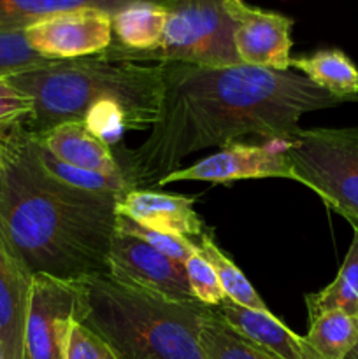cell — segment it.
Wrapping results in <instances>:
<instances>
[{
  "mask_svg": "<svg viewBox=\"0 0 358 359\" xmlns=\"http://www.w3.org/2000/svg\"><path fill=\"white\" fill-rule=\"evenodd\" d=\"M35 142V153H37L39 160L44 165L46 170L67 186L76 189H83V191L91 193H112V195H125L126 191L133 189L132 186L126 182L123 175H111V174H102V172L86 170V168H77L72 165L65 163V161L58 160L53 156L49 151H46L37 140Z\"/></svg>",
  "mask_w": 358,
  "mask_h": 359,
  "instance_id": "obj_23",
  "label": "cell"
},
{
  "mask_svg": "<svg viewBox=\"0 0 358 359\" xmlns=\"http://www.w3.org/2000/svg\"><path fill=\"white\" fill-rule=\"evenodd\" d=\"M83 125L93 135L112 146L119 142L126 130H130V119L121 105L112 100H102L86 112Z\"/></svg>",
  "mask_w": 358,
  "mask_h": 359,
  "instance_id": "obj_26",
  "label": "cell"
},
{
  "mask_svg": "<svg viewBox=\"0 0 358 359\" xmlns=\"http://www.w3.org/2000/svg\"><path fill=\"white\" fill-rule=\"evenodd\" d=\"M284 147H286V142H281V140H267L263 146L232 142L192 167L178 168L161 179L158 186H167L179 181H206L227 184V182L242 181V179L265 177L293 181Z\"/></svg>",
  "mask_w": 358,
  "mask_h": 359,
  "instance_id": "obj_10",
  "label": "cell"
},
{
  "mask_svg": "<svg viewBox=\"0 0 358 359\" xmlns=\"http://www.w3.org/2000/svg\"><path fill=\"white\" fill-rule=\"evenodd\" d=\"M107 263L109 273L121 283L171 300H195L190 290L185 265L133 235L114 231Z\"/></svg>",
  "mask_w": 358,
  "mask_h": 359,
  "instance_id": "obj_9",
  "label": "cell"
},
{
  "mask_svg": "<svg viewBox=\"0 0 358 359\" xmlns=\"http://www.w3.org/2000/svg\"><path fill=\"white\" fill-rule=\"evenodd\" d=\"M77 321L111 346L119 359H206L199 333L209 305L179 302L114 279L77 280Z\"/></svg>",
  "mask_w": 358,
  "mask_h": 359,
  "instance_id": "obj_4",
  "label": "cell"
},
{
  "mask_svg": "<svg viewBox=\"0 0 358 359\" xmlns=\"http://www.w3.org/2000/svg\"><path fill=\"white\" fill-rule=\"evenodd\" d=\"M185 269L186 276H188L190 290H192L193 298L197 302L209 305V307H216L223 302V298H227L216 272L199 251L186 259Z\"/></svg>",
  "mask_w": 358,
  "mask_h": 359,
  "instance_id": "obj_27",
  "label": "cell"
},
{
  "mask_svg": "<svg viewBox=\"0 0 358 359\" xmlns=\"http://www.w3.org/2000/svg\"><path fill=\"white\" fill-rule=\"evenodd\" d=\"M32 112L30 97L0 77V128L21 125Z\"/></svg>",
  "mask_w": 358,
  "mask_h": 359,
  "instance_id": "obj_29",
  "label": "cell"
},
{
  "mask_svg": "<svg viewBox=\"0 0 358 359\" xmlns=\"http://www.w3.org/2000/svg\"><path fill=\"white\" fill-rule=\"evenodd\" d=\"M77 312V283L35 273L25 323L23 359H63L67 335Z\"/></svg>",
  "mask_w": 358,
  "mask_h": 359,
  "instance_id": "obj_7",
  "label": "cell"
},
{
  "mask_svg": "<svg viewBox=\"0 0 358 359\" xmlns=\"http://www.w3.org/2000/svg\"><path fill=\"white\" fill-rule=\"evenodd\" d=\"M168 11L160 46L153 51H123L109 46V62H178L197 67L242 65L234 46V23L225 0H161Z\"/></svg>",
  "mask_w": 358,
  "mask_h": 359,
  "instance_id": "obj_5",
  "label": "cell"
},
{
  "mask_svg": "<svg viewBox=\"0 0 358 359\" xmlns=\"http://www.w3.org/2000/svg\"><path fill=\"white\" fill-rule=\"evenodd\" d=\"M358 335V316L344 311L323 312L311 319V328L304 337L321 359H344Z\"/></svg>",
  "mask_w": 358,
  "mask_h": 359,
  "instance_id": "obj_22",
  "label": "cell"
},
{
  "mask_svg": "<svg viewBox=\"0 0 358 359\" xmlns=\"http://www.w3.org/2000/svg\"><path fill=\"white\" fill-rule=\"evenodd\" d=\"M304 300L309 319L330 311L358 316V228H354L353 241L336 279L318 293L307 294Z\"/></svg>",
  "mask_w": 358,
  "mask_h": 359,
  "instance_id": "obj_19",
  "label": "cell"
},
{
  "mask_svg": "<svg viewBox=\"0 0 358 359\" xmlns=\"http://www.w3.org/2000/svg\"><path fill=\"white\" fill-rule=\"evenodd\" d=\"M284 153L293 181L358 228V126L298 128Z\"/></svg>",
  "mask_w": 358,
  "mask_h": 359,
  "instance_id": "obj_6",
  "label": "cell"
},
{
  "mask_svg": "<svg viewBox=\"0 0 358 359\" xmlns=\"http://www.w3.org/2000/svg\"><path fill=\"white\" fill-rule=\"evenodd\" d=\"M158 119L140 146L116 153L133 189H153L200 149L244 135L288 142L304 114L344 104L295 70L165 62Z\"/></svg>",
  "mask_w": 358,
  "mask_h": 359,
  "instance_id": "obj_1",
  "label": "cell"
},
{
  "mask_svg": "<svg viewBox=\"0 0 358 359\" xmlns=\"http://www.w3.org/2000/svg\"><path fill=\"white\" fill-rule=\"evenodd\" d=\"M34 139L53 156L72 167L123 175L112 146L93 135L81 121L63 123Z\"/></svg>",
  "mask_w": 358,
  "mask_h": 359,
  "instance_id": "obj_15",
  "label": "cell"
},
{
  "mask_svg": "<svg viewBox=\"0 0 358 359\" xmlns=\"http://www.w3.org/2000/svg\"><path fill=\"white\" fill-rule=\"evenodd\" d=\"M314 86L343 102H358V67L340 49H319L290 60Z\"/></svg>",
  "mask_w": 358,
  "mask_h": 359,
  "instance_id": "obj_17",
  "label": "cell"
},
{
  "mask_svg": "<svg viewBox=\"0 0 358 359\" xmlns=\"http://www.w3.org/2000/svg\"><path fill=\"white\" fill-rule=\"evenodd\" d=\"M63 359H119V356L105 340L76 319L67 335Z\"/></svg>",
  "mask_w": 358,
  "mask_h": 359,
  "instance_id": "obj_28",
  "label": "cell"
},
{
  "mask_svg": "<svg viewBox=\"0 0 358 359\" xmlns=\"http://www.w3.org/2000/svg\"><path fill=\"white\" fill-rule=\"evenodd\" d=\"M199 252L206 258V262L216 272L218 279H220L221 287L225 291V297L228 300L235 302L237 305H242L246 309H253V311L269 312L265 302L258 297L255 287L249 284L244 273L239 270V266L218 248L216 241H214L213 231L207 228L202 235L199 237Z\"/></svg>",
  "mask_w": 358,
  "mask_h": 359,
  "instance_id": "obj_21",
  "label": "cell"
},
{
  "mask_svg": "<svg viewBox=\"0 0 358 359\" xmlns=\"http://www.w3.org/2000/svg\"><path fill=\"white\" fill-rule=\"evenodd\" d=\"M116 231L140 238V241L150 244L153 249L164 252L165 256L175 259L178 263H183V265H185L190 256L199 251V245L193 241H190V238L157 231L153 228H147L144 224L137 223V221L130 219V217L118 216V214H116Z\"/></svg>",
  "mask_w": 358,
  "mask_h": 359,
  "instance_id": "obj_24",
  "label": "cell"
},
{
  "mask_svg": "<svg viewBox=\"0 0 358 359\" xmlns=\"http://www.w3.org/2000/svg\"><path fill=\"white\" fill-rule=\"evenodd\" d=\"M344 359H358V335H357V340H354L353 347H351L350 353L346 354V358Z\"/></svg>",
  "mask_w": 358,
  "mask_h": 359,
  "instance_id": "obj_30",
  "label": "cell"
},
{
  "mask_svg": "<svg viewBox=\"0 0 358 359\" xmlns=\"http://www.w3.org/2000/svg\"><path fill=\"white\" fill-rule=\"evenodd\" d=\"M119 195L49 174L21 125L0 128V228L32 273L77 283L109 273Z\"/></svg>",
  "mask_w": 358,
  "mask_h": 359,
  "instance_id": "obj_2",
  "label": "cell"
},
{
  "mask_svg": "<svg viewBox=\"0 0 358 359\" xmlns=\"http://www.w3.org/2000/svg\"><path fill=\"white\" fill-rule=\"evenodd\" d=\"M199 340L206 359H279L235 332L214 307L204 318Z\"/></svg>",
  "mask_w": 358,
  "mask_h": 359,
  "instance_id": "obj_20",
  "label": "cell"
},
{
  "mask_svg": "<svg viewBox=\"0 0 358 359\" xmlns=\"http://www.w3.org/2000/svg\"><path fill=\"white\" fill-rule=\"evenodd\" d=\"M214 311L241 335L263 347L279 359H321L309 347L304 337H298L272 312L246 309L235 302L223 298Z\"/></svg>",
  "mask_w": 358,
  "mask_h": 359,
  "instance_id": "obj_14",
  "label": "cell"
},
{
  "mask_svg": "<svg viewBox=\"0 0 358 359\" xmlns=\"http://www.w3.org/2000/svg\"><path fill=\"white\" fill-rule=\"evenodd\" d=\"M168 11L157 0H135L112 14V44L123 51L146 53L160 46Z\"/></svg>",
  "mask_w": 358,
  "mask_h": 359,
  "instance_id": "obj_16",
  "label": "cell"
},
{
  "mask_svg": "<svg viewBox=\"0 0 358 359\" xmlns=\"http://www.w3.org/2000/svg\"><path fill=\"white\" fill-rule=\"evenodd\" d=\"M225 7L234 23V46L242 65L290 70L291 18L244 0H225Z\"/></svg>",
  "mask_w": 358,
  "mask_h": 359,
  "instance_id": "obj_11",
  "label": "cell"
},
{
  "mask_svg": "<svg viewBox=\"0 0 358 359\" xmlns=\"http://www.w3.org/2000/svg\"><path fill=\"white\" fill-rule=\"evenodd\" d=\"M130 2L135 0H0V34L23 32L37 21L81 7H93L112 16Z\"/></svg>",
  "mask_w": 358,
  "mask_h": 359,
  "instance_id": "obj_18",
  "label": "cell"
},
{
  "mask_svg": "<svg viewBox=\"0 0 358 359\" xmlns=\"http://www.w3.org/2000/svg\"><path fill=\"white\" fill-rule=\"evenodd\" d=\"M6 79L30 97L32 112L21 126L34 137L63 123H83L86 112L102 100H112L125 109L130 130H146L158 119L164 65L88 56L55 60Z\"/></svg>",
  "mask_w": 358,
  "mask_h": 359,
  "instance_id": "obj_3",
  "label": "cell"
},
{
  "mask_svg": "<svg viewBox=\"0 0 358 359\" xmlns=\"http://www.w3.org/2000/svg\"><path fill=\"white\" fill-rule=\"evenodd\" d=\"M23 32L30 48L44 58H88L112 44V16L93 7H81L37 21Z\"/></svg>",
  "mask_w": 358,
  "mask_h": 359,
  "instance_id": "obj_8",
  "label": "cell"
},
{
  "mask_svg": "<svg viewBox=\"0 0 358 359\" xmlns=\"http://www.w3.org/2000/svg\"><path fill=\"white\" fill-rule=\"evenodd\" d=\"M55 60H48L35 53L28 44L25 32L0 34V77H9L25 70L44 67Z\"/></svg>",
  "mask_w": 358,
  "mask_h": 359,
  "instance_id": "obj_25",
  "label": "cell"
},
{
  "mask_svg": "<svg viewBox=\"0 0 358 359\" xmlns=\"http://www.w3.org/2000/svg\"><path fill=\"white\" fill-rule=\"evenodd\" d=\"M0 359H4V353H2V347H0Z\"/></svg>",
  "mask_w": 358,
  "mask_h": 359,
  "instance_id": "obj_31",
  "label": "cell"
},
{
  "mask_svg": "<svg viewBox=\"0 0 358 359\" xmlns=\"http://www.w3.org/2000/svg\"><path fill=\"white\" fill-rule=\"evenodd\" d=\"M34 273L0 228V347L4 359H23V337Z\"/></svg>",
  "mask_w": 358,
  "mask_h": 359,
  "instance_id": "obj_12",
  "label": "cell"
},
{
  "mask_svg": "<svg viewBox=\"0 0 358 359\" xmlns=\"http://www.w3.org/2000/svg\"><path fill=\"white\" fill-rule=\"evenodd\" d=\"M195 198L157 193L153 189H130L116 203L118 216L130 217L147 228L179 237H200L207 230L202 217L193 209Z\"/></svg>",
  "mask_w": 358,
  "mask_h": 359,
  "instance_id": "obj_13",
  "label": "cell"
}]
</instances>
